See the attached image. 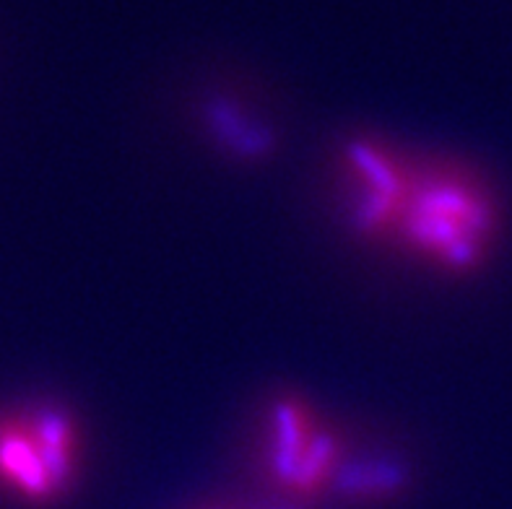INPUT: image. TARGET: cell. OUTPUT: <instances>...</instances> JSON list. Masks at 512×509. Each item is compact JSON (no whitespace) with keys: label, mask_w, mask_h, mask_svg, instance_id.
<instances>
[{"label":"cell","mask_w":512,"mask_h":509,"mask_svg":"<svg viewBox=\"0 0 512 509\" xmlns=\"http://www.w3.org/2000/svg\"><path fill=\"white\" fill-rule=\"evenodd\" d=\"M505 229L497 185L461 159L419 162L393 245L448 278L474 276L492 260Z\"/></svg>","instance_id":"6da1fadb"},{"label":"cell","mask_w":512,"mask_h":509,"mask_svg":"<svg viewBox=\"0 0 512 509\" xmlns=\"http://www.w3.org/2000/svg\"><path fill=\"white\" fill-rule=\"evenodd\" d=\"M279 509H289V507H279Z\"/></svg>","instance_id":"5b68a950"},{"label":"cell","mask_w":512,"mask_h":509,"mask_svg":"<svg viewBox=\"0 0 512 509\" xmlns=\"http://www.w3.org/2000/svg\"><path fill=\"white\" fill-rule=\"evenodd\" d=\"M263 471L286 499L331 497L346 465L333 429L305 400H273L263 419Z\"/></svg>","instance_id":"277c9868"},{"label":"cell","mask_w":512,"mask_h":509,"mask_svg":"<svg viewBox=\"0 0 512 509\" xmlns=\"http://www.w3.org/2000/svg\"><path fill=\"white\" fill-rule=\"evenodd\" d=\"M84 429L58 403L0 411V494L26 507H50L76 489L84 471Z\"/></svg>","instance_id":"7a4b0ae2"},{"label":"cell","mask_w":512,"mask_h":509,"mask_svg":"<svg viewBox=\"0 0 512 509\" xmlns=\"http://www.w3.org/2000/svg\"><path fill=\"white\" fill-rule=\"evenodd\" d=\"M419 159L370 133L349 136L336 154V180L346 224L359 239L393 245L409 203Z\"/></svg>","instance_id":"3957f363"}]
</instances>
